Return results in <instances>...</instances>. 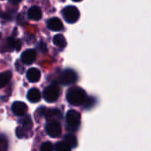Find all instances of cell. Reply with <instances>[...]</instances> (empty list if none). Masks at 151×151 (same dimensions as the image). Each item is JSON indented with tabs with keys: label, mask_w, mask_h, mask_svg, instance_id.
<instances>
[{
	"label": "cell",
	"mask_w": 151,
	"mask_h": 151,
	"mask_svg": "<svg viewBox=\"0 0 151 151\" xmlns=\"http://www.w3.org/2000/svg\"><path fill=\"white\" fill-rule=\"evenodd\" d=\"M77 73L71 69H66L61 73L59 76V82L62 85H71L77 81Z\"/></svg>",
	"instance_id": "5"
},
{
	"label": "cell",
	"mask_w": 151,
	"mask_h": 151,
	"mask_svg": "<svg viewBox=\"0 0 151 151\" xmlns=\"http://www.w3.org/2000/svg\"><path fill=\"white\" fill-rule=\"evenodd\" d=\"M54 150L57 151H70L72 150V148L65 141H63V142H58L54 146Z\"/></svg>",
	"instance_id": "18"
},
{
	"label": "cell",
	"mask_w": 151,
	"mask_h": 151,
	"mask_svg": "<svg viewBox=\"0 0 151 151\" xmlns=\"http://www.w3.org/2000/svg\"><path fill=\"white\" fill-rule=\"evenodd\" d=\"M42 151H50L54 150V146L50 143V142H44L42 143V145L41 146V149Z\"/></svg>",
	"instance_id": "20"
},
{
	"label": "cell",
	"mask_w": 151,
	"mask_h": 151,
	"mask_svg": "<svg viewBox=\"0 0 151 151\" xmlns=\"http://www.w3.org/2000/svg\"><path fill=\"white\" fill-rule=\"evenodd\" d=\"M20 49H21V41L16 40L14 42V50H16L17 51H19Z\"/></svg>",
	"instance_id": "22"
},
{
	"label": "cell",
	"mask_w": 151,
	"mask_h": 151,
	"mask_svg": "<svg viewBox=\"0 0 151 151\" xmlns=\"http://www.w3.org/2000/svg\"><path fill=\"white\" fill-rule=\"evenodd\" d=\"M66 98L70 104L79 106V105L83 104V103L87 99V94L82 88L79 87H75L68 90Z\"/></svg>",
	"instance_id": "1"
},
{
	"label": "cell",
	"mask_w": 151,
	"mask_h": 151,
	"mask_svg": "<svg viewBox=\"0 0 151 151\" xmlns=\"http://www.w3.org/2000/svg\"><path fill=\"white\" fill-rule=\"evenodd\" d=\"M20 1H21V0H9V2H10V3L14 4H17L20 3Z\"/></svg>",
	"instance_id": "23"
},
{
	"label": "cell",
	"mask_w": 151,
	"mask_h": 151,
	"mask_svg": "<svg viewBox=\"0 0 151 151\" xmlns=\"http://www.w3.org/2000/svg\"><path fill=\"white\" fill-rule=\"evenodd\" d=\"M27 17L28 19L32 20H39L42 17V13L41 9L38 6H32L28 12H27Z\"/></svg>",
	"instance_id": "12"
},
{
	"label": "cell",
	"mask_w": 151,
	"mask_h": 151,
	"mask_svg": "<svg viewBox=\"0 0 151 151\" xmlns=\"http://www.w3.org/2000/svg\"><path fill=\"white\" fill-rule=\"evenodd\" d=\"M83 104H84V107H85L87 110H89L90 108H92V107L94 106V104H95V100H94L92 97H89V98H88V99L85 100V102L83 103Z\"/></svg>",
	"instance_id": "19"
},
{
	"label": "cell",
	"mask_w": 151,
	"mask_h": 151,
	"mask_svg": "<svg viewBox=\"0 0 151 151\" xmlns=\"http://www.w3.org/2000/svg\"><path fill=\"white\" fill-rule=\"evenodd\" d=\"M60 93V88L56 82H53L43 90V98L48 103H54L58 99Z\"/></svg>",
	"instance_id": "2"
},
{
	"label": "cell",
	"mask_w": 151,
	"mask_h": 151,
	"mask_svg": "<svg viewBox=\"0 0 151 151\" xmlns=\"http://www.w3.org/2000/svg\"><path fill=\"white\" fill-rule=\"evenodd\" d=\"M11 78H12L11 72H5L0 73V88H4L9 82Z\"/></svg>",
	"instance_id": "16"
},
{
	"label": "cell",
	"mask_w": 151,
	"mask_h": 151,
	"mask_svg": "<svg viewBox=\"0 0 151 151\" xmlns=\"http://www.w3.org/2000/svg\"><path fill=\"white\" fill-rule=\"evenodd\" d=\"M48 27L52 31H60L64 28L62 21L58 18H51L47 22Z\"/></svg>",
	"instance_id": "11"
},
{
	"label": "cell",
	"mask_w": 151,
	"mask_h": 151,
	"mask_svg": "<svg viewBox=\"0 0 151 151\" xmlns=\"http://www.w3.org/2000/svg\"><path fill=\"white\" fill-rule=\"evenodd\" d=\"M47 134L52 137L57 138L61 134V126L58 121H50L46 126Z\"/></svg>",
	"instance_id": "7"
},
{
	"label": "cell",
	"mask_w": 151,
	"mask_h": 151,
	"mask_svg": "<svg viewBox=\"0 0 151 151\" xmlns=\"http://www.w3.org/2000/svg\"><path fill=\"white\" fill-rule=\"evenodd\" d=\"M27 100L31 103H37L41 100V93L37 88H31L27 95Z\"/></svg>",
	"instance_id": "14"
},
{
	"label": "cell",
	"mask_w": 151,
	"mask_h": 151,
	"mask_svg": "<svg viewBox=\"0 0 151 151\" xmlns=\"http://www.w3.org/2000/svg\"><path fill=\"white\" fill-rule=\"evenodd\" d=\"M66 123L71 131H76L81 125V115L76 111L71 110L66 113Z\"/></svg>",
	"instance_id": "4"
},
{
	"label": "cell",
	"mask_w": 151,
	"mask_h": 151,
	"mask_svg": "<svg viewBox=\"0 0 151 151\" xmlns=\"http://www.w3.org/2000/svg\"><path fill=\"white\" fill-rule=\"evenodd\" d=\"M12 111L16 116H24L27 111V106L23 102H14L12 105Z\"/></svg>",
	"instance_id": "8"
},
{
	"label": "cell",
	"mask_w": 151,
	"mask_h": 151,
	"mask_svg": "<svg viewBox=\"0 0 151 151\" xmlns=\"http://www.w3.org/2000/svg\"><path fill=\"white\" fill-rule=\"evenodd\" d=\"M73 2H81V1H82V0H73Z\"/></svg>",
	"instance_id": "24"
},
{
	"label": "cell",
	"mask_w": 151,
	"mask_h": 151,
	"mask_svg": "<svg viewBox=\"0 0 151 151\" xmlns=\"http://www.w3.org/2000/svg\"><path fill=\"white\" fill-rule=\"evenodd\" d=\"M64 141L73 149V148H75L77 146V139L74 135L73 134H66L65 137H64Z\"/></svg>",
	"instance_id": "17"
},
{
	"label": "cell",
	"mask_w": 151,
	"mask_h": 151,
	"mask_svg": "<svg viewBox=\"0 0 151 151\" xmlns=\"http://www.w3.org/2000/svg\"><path fill=\"white\" fill-rule=\"evenodd\" d=\"M45 117H46V120L48 122H50V121H58L59 122L62 119V112L58 109L49 110L46 111Z\"/></svg>",
	"instance_id": "10"
},
{
	"label": "cell",
	"mask_w": 151,
	"mask_h": 151,
	"mask_svg": "<svg viewBox=\"0 0 151 151\" xmlns=\"http://www.w3.org/2000/svg\"><path fill=\"white\" fill-rule=\"evenodd\" d=\"M14 42L15 40L12 37H9L6 41V46H7V50H12L14 49Z\"/></svg>",
	"instance_id": "21"
},
{
	"label": "cell",
	"mask_w": 151,
	"mask_h": 151,
	"mask_svg": "<svg viewBox=\"0 0 151 151\" xmlns=\"http://www.w3.org/2000/svg\"><path fill=\"white\" fill-rule=\"evenodd\" d=\"M21 61L26 65H31L36 58V52L35 50H27L21 54Z\"/></svg>",
	"instance_id": "9"
},
{
	"label": "cell",
	"mask_w": 151,
	"mask_h": 151,
	"mask_svg": "<svg viewBox=\"0 0 151 151\" xmlns=\"http://www.w3.org/2000/svg\"><path fill=\"white\" fill-rule=\"evenodd\" d=\"M63 17L65 20L68 23H75L80 19V12L77 7L75 6H66L63 10Z\"/></svg>",
	"instance_id": "3"
},
{
	"label": "cell",
	"mask_w": 151,
	"mask_h": 151,
	"mask_svg": "<svg viewBox=\"0 0 151 151\" xmlns=\"http://www.w3.org/2000/svg\"><path fill=\"white\" fill-rule=\"evenodd\" d=\"M20 127L16 130V135L19 138H23L27 135V132L32 127V120L29 117H26L23 119L19 120Z\"/></svg>",
	"instance_id": "6"
},
{
	"label": "cell",
	"mask_w": 151,
	"mask_h": 151,
	"mask_svg": "<svg viewBox=\"0 0 151 151\" xmlns=\"http://www.w3.org/2000/svg\"><path fill=\"white\" fill-rule=\"evenodd\" d=\"M27 78L30 82H37L41 78V72L36 68H30L27 72Z\"/></svg>",
	"instance_id": "13"
},
{
	"label": "cell",
	"mask_w": 151,
	"mask_h": 151,
	"mask_svg": "<svg viewBox=\"0 0 151 151\" xmlns=\"http://www.w3.org/2000/svg\"><path fill=\"white\" fill-rule=\"evenodd\" d=\"M53 42L56 46L59 47L60 49H64L66 46V41L63 35H56L53 38Z\"/></svg>",
	"instance_id": "15"
}]
</instances>
